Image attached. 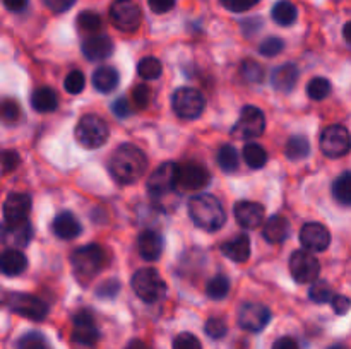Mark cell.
<instances>
[{
    "label": "cell",
    "mask_w": 351,
    "mask_h": 349,
    "mask_svg": "<svg viewBox=\"0 0 351 349\" xmlns=\"http://www.w3.org/2000/svg\"><path fill=\"white\" fill-rule=\"evenodd\" d=\"M108 170L119 183H134L146 173L147 156L139 147L132 146V144H123L113 151L108 161Z\"/></svg>",
    "instance_id": "obj_1"
},
{
    "label": "cell",
    "mask_w": 351,
    "mask_h": 349,
    "mask_svg": "<svg viewBox=\"0 0 351 349\" xmlns=\"http://www.w3.org/2000/svg\"><path fill=\"white\" fill-rule=\"evenodd\" d=\"M189 216L195 226L206 231H218L226 222L221 202L211 194H199L189 201Z\"/></svg>",
    "instance_id": "obj_2"
},
{
    "label": "cell",
    "mask_w": 351,
    "mask_h": 349,
    "mask_svg": "<svg viewBox=\"0 0 351 349\" xmlns=\"http://www.w3.org/2000/svg\"><path fill=\"white\" fill-rule=\"evenodd\" d=\"M72 267L77 276V279L82 284L89 283L93 277L98 276L101 269L106 263L105 250L96 243H89V245L79 246L74 253H72Z\"/></svg>",
    "instance_id": "obj_3"
},
{
    "label": "cell",
    "mask_w": 351,
    "mask_h": 349,
    "mask_svg": "<svg viewBox=\"0 0 351 349\" xmlns=\"http://www.w3.org/2000/svg\"><path fill=\"white\" fill-rule=\"evenodd\" d=\"M177 173H178V164L177 163H163L158 166L156 170L151 173L147 178V194L153 201H165L167 197L175 194L177 190Z\"/></svg>",
    "instance_id": "obj_4"
},
{
    "label": "cell",
    "mask_w": 351,
    "mask_h": 349,
    "mask_svg": "<svg viewBox=\"0 0 351 349\" xmlns=\"http://www.w3.org/2000/svg\"><path fill=\"white\" fill-rule=\"evenodd\" d=\"M132 289L146 303H156L167 294V284L154 269H139L130 279Z\"/></svg>",
    "instance_id": "obj_5"
},
{
    "label": "cell",
    "mask_w": 351,
    "mask_h": 349,
    "mask_svg": "<svg viewBox=\"0 0 351 349\" xmlns=\"http://www.w3.org/2000/svg\"><path fill=\"white\" fill-rule=\"evenodd\" d=\"M75 140L86 149H98L108 140V125L98 115H84L75 125Z\"/></svg>",
    "instance_id": "obj_6"
},
{
    "label": "cell",
    "mask_w": 351,
    "mask_h": 349,
    "mask_svg": "<svg viewBox=\"0 0 351 349\" xmlns=\"http://www.w3.org/2000/svg\"><path fill=\"white\" fill-rule=\"evenodd\" d=\"M171 106L177 116L184 120H195L206 108V98L194 88H180L171 96Z\"/></svg>",
    "instance_id": "obj_7"
},
{
    "label": "cell",
    "mask_w": 351,
    "mask_h": 349,
    "mask_svg": "<svg viewBox=\"0 0 351 349\" xmlns=\"http://www.w3.org/2000/svg\"><path fill=\"white\" fill-rule=\"evenodd\" d=\"M264 130H266V118H264V113L261 112L257 106L247 105L243 106V109L240 112L239 120H237V123L233 125L232 135L235 137V139L249 140L263 135Z\"/></svg>",
    "instance_id": "obj_8"
},
{
    "label": "cell",
    "mask_w": 351,
    "mask_h": 349,
    "mask_svg": "<svg viewBox=\"0 0 351 349\" xmlns=\"http://www.w3.org/2000/svg\"><path fill=\"white\" fill-rule=\"evenodd\" d=\"M110 19L117 29L136 33L143 21V12L134 0H115L110 7Z\"/></svg>",
    "instance_id": "obj_9"
},
{
    "label": "cell",
    "mask_w": 351,
    "mask_h": 349,
    "mask_svg": "<svg viewBox=\"0 0 351 349\" xmlns=\"http://www.w3.org/2000/svg\"><path fill=\"white\" fill-rule=\"evenodd\" d=\"M7 307L10 311L27 318V320L41 322L48 315V305L41 298L26 293H10L7 298Z\"/></svg>",
    "instance_id": "obj_10"
},
{
    "label": "cell",
    "mask_w": 351,
    "mask_h": 349,
    "mask_svg": "<svg viewBox=\"0 0 351 349\" xmlns=\"http://www.w3.org/2000/svg\"><path fill=\"white\" fill-rule=\"evenodd\" d=\"M351 149V135L343 125H329L321 133V151L328 157H343Z\"/></svg>",
    "instance_id": "obj_11"
},
{
    "label": "cell",
    "mask_w": 351,
    "mask_h": 349,
    "mask_svg": "<svg viewBox=\"0 0 351 349\" xmlns=\"http://www.w3.org/2000/svg\"><path fill=\"white\" fill-rule=\"evenodd\" d=\"M290 272L293 279L300 284H312L317 281L321 272V263L317 257L308 250H297L290 259Z\"/></svg>",
    "instance_id": "obj_12"
},
{
    "label": "cell",
    "mask_w": 351,
    "mask_h": 349,
    "mask_svg": "<svg viewBox=\"0 0 351 349\" xmlns=\"http://www.w3.org/2000/svg\"><path fill=\"white\" fill-rule=\"evenodd\" d=\"M211 181V174L202 164L195 161H187L184 164H178L177 173V190L180 192H194L208 187Z\"/></svg>",
    "instance_id": "obj_13"
},
{
    "label": "cell",
    "mask_w": 351,
    "mask_h": 349,
    "mask_svg": "<svg viewBox=\"0 0 351 349\" xmlns=\"http://www.w3.org/2000/svg\"><path fill=\"white\" fill-rule=\"evenodd\" d=\"M99 332L95 324V317L89 310H79L74 315V328H72V341L81 348H95L98 342Z\"/></svg>",
    "instance_id": "obj_14"
},
{
    "label": "cell",
    "mask_w": 351,
    "mask_h": 349,
    "mask_svg": "<svg viewBox=\"0 0 351 349\" xmlns=\"http://www.w3.org/2000/svg\"><path fill=\"white\" fill-rule=\"evenodd\" d=\"M271 320L269 308L261 303H243L239 311V325L249 332H261Z\"/></svg>",
    "instance_id": "obj_15"
},
{
    "label": "cell",
    "mask_w": 351,
    "mask_h": 349,
    "mask_svg": "<svg viewBox=\"0 0 351 349\" xmlns=\"http://www.w3.org/2000/svg\"><path fill=\"white\" fill-rule=\"evenodd\" d=\"M33 238V226L27 221L19 222H3L0 226V242L9 245L10 248H24L29 245Z\"/></svg>",
    "instance_id": "obj_16"
},
{
    "label": "cell",
    "mask_w": 351,
    "mask_h": 349,
    "mask_svg": "<svg viewBox=\"0 0 351 349\" xmlns=\"http://www.w3.org/2000/svg\"><path fill=\"white\" fill-rule=\"evenodd\" d=\"M300 242L308 252H324L331 243V235L321 222H307L300 229Z\"/></svg>",
    "instance_id": "obj_17"
},
{
    "label": "cell",
    "mask_w": 351,
    "mask_h": 349,
    "mask_svg": "<svg viewBox=\"0 0 351 349\" xmlns=\"http://www.w3.org/2000/svg\"><path fill=\"white\" fill-rule=\"evenodd\" d=\"M235 212V219L242 228L245 229H256L257 226L263 224L266 211L261 204L252 201H239L233 207Z\"/></svg>",
    "instance_id": "obj_18"
},
{
    "label": "cell",
    "mask_w": 351,
    "mask_h": 349,
    "mask_svg": "<svg viewBox=\"0 0 351 349\" xmlns=\"http://www.w3.org/2000/svg\"><path fill=\"white\" fill-rule=\"evenodd\" d=\"M81 48L84 57L91 62L106 60L113 55V41L106 34H89L84 38Z\"/></svg>",
    "instance_id": "obj_19"
},
{
    "label": "cell",
    "mask_w": 351,
    "mask_h": 349,
    "mask_svg": "<svg viewBox=\"0 0 351 349\" xmlns=\"http://www.w3.org/2000/svg\"><path fill=\"white\" fill-rule=\"evenodd\" d=\"M31 211V197L27 194H10L3 202V218L7 222L26 221Z\"/></svg>",
    "instance_id": "obj_20"
},
{
    "label": "cell",
    "mask_w": 351,
    "mask_h": 349,
    "mask_svg": "<svg viewBox=\"0 0 351 349\" xmlns=\"http://www.w3.org/2000/svg\"><path fill=\"white\" fill-rule=\"evenodd\" d=\"M137 248L144 260L154 262L160 259L161 252H163V236L153 229H144L137 238Z\"/></svg>",
    "instance_id": "obj_21"
},
{
    "label": "cell",
    "mask_w": 351,
    "mask_h": 349,
    "mask_svg": "<svg viewBox=\"0 0 351 349\" xmlns=\"http://www.w3.org/2000/svg\"><path fill=\"white\" fill-rule=\"evenodd\" d=\"M298 75H300V72H298L297 65L287 62V64L280 65V67H276L271 72V84H273L276 91L290 92L297 86Z\"/></svg>",
    "instance_id": "obj_22"
},
{
    "label": "cell",
    "mask_w": 351,
    "mask_h": 349,
    "mask_svg": "<svg viewBox=\"0 0 351 349\" xmlns=\"http://www.w3.org/2000/svg\"><path fill=\"white\" fill-rule=\"evenodd\" d=\"M51 229L60 240H74L81 235V222L75 219L72 212H60L55 216Z\"/></svg>",
    "instance_id": "obj_23"
},
{
    "label": "cell",
    "mask_w": 351,
    "mask_h": 349,
    "mask_svg": "<svg viewBox=\"0 0 351 349\" xmlns=\"http://www.w3.org/2000/svg\"><path fill=\"white\" fill-rule=\"evenodd\" d=\"M27 267V259L23 252H19L17 248H9L5 252L0 253V272L3 276H19L26 270Z\"/></svg>",
    "instance_id": "obj_24"
},
{
    "label": "cell",
    "mask_w": 351,
    "mask_h": 349,
    "mask_svg": "<svg viewBox=\"0 0 351 349\" xmlns=\"http://www.w3.org/2000/svg\"><path fill=\"white\" fill-rule=\"evenodd\" d=\"M223 255L233 262H245L250 255V240L247 235H239L221 245Z\"/></svg>",
    "instance_id": "obj_25"
},
{
    "label": "cell",
    "mask_w": 351,
    "mask_h": 349,
    "mask_svg": "<svg viewBox=\"0 0 351 349\" xmlns=\"http://www.w3.org/2000/svg\"><path fill=\"white\" fill-rule=\"evenodd\" d=\"M263 235L269 243H283L290 236V222L285 216H271L264 226Z\"/></svg>",
    "instance_id": "obj_26"
},
{
    "label": "cell",
    "mask_w": 351,
    "mask_h": 349,
    "mask_svg": "<svg viewBox=\"0 0 351 349\" xmlns=\"http://www.w3.org/2000/svg\"><path fill=\"white\" fill-rule=\"evenodd\" d=\"M119 82V72H117V68L110 67V65H101V67L93 72V86L99 92H112L113 89H117Z\"/></svg>",
    "instance_id": "obj_27"
},
{
    "label": "cell",
    "mask_w": 351,
    "mask_h": 349,
    "mask_svg": "<svg viewBox=\"0 0 351 349\" xmlns=\"http://www.w3.org/2000/svg\"><path fill=\"white\" fill-rule=\"evenodd\" d=\"M31 106H33L34 112L38 113H50L55 112L58 106V98L57 92L51 88H38L36 91L31 94Z\"/></svg>",
    "instance_id": "obj_28"
},
{
    "label": "cell",
    "mask_w": 351,
    "mask_h": 349,
    "mask_svg": "<svg viewBox=\"0 0 351 349\" xmlns=\"http://www.w3.org/2000/svg\"><path fill=\"white\" fill-rule=\"evenodd\" d=\"M285 154L288 159L300 161L311 154V142L305 135H293L288 139L287 146H285Z\"/></svg>",
    "instance_id": "obj_29"
},
{
    "label": "cell",
    "mask_w": 351,
    "mask_h": 349,
    "mask_svg": "<svg viewBox=\"0 0 351 349\" xmlns=\"http://www.w3.org/2000/svg\"><path fill=\"white\" fill-rule=\"evenodd\" d=\"M271 16H273L274 23L280 24V26H291V24L297 21L298 10L297 7L291 2H288V0H280V2L273 7V10H271Z\"/></svg>",
    "instance_id": "obj_30"
},
{
    "label": "cell",
    "mask_w": 351,
    "mask_h": 349,
    "mask_svg": "<svg viewBox=\"0 0 351 349\" xmlns=\"http://www.w3.org/2000/svg\"><path fill=\"white\" fill-rule=\"evenodd\" d=\"M23 120V109L12 98L0 99V122L3 125H16Z\"/></svg>",
    "instance_id": "obj_31"
},
{
    "label": "cell",
    "mask_w": 351,
    "mask_h": 349,
    "mask_svg": "<svg viewBox=\"0 0 351 349\" xmlns=\"http://www.w3.org/2000/svg\"><path fill=\"white\" fill-rule=\"evenodd\" d=\"M216 159H218L219 168H221L225 173H235L240 166V156L237 153V149L230 144L219 147L218 154H216Z\"/></svg>",
    "instance_id": "obj_32"
},
{
    "label": "cell",
    "mask_w": 351,
    "mask_h": 349,
    "mask_svg": "<svg viewBox=\"0 0 351 349\" xmlns=\"http://www.w3.org/2000/svg\"><path fill=\"white\" fill-rule=\"evenodd\" d=\"M332 195L343 205H351V171L339 174L332 183Z\"/></svg>",
    "instance_id": "obj_33"
},
{
    "label": "cell",
    "mask_w": 351,
    "mask_h": 349,
    "mask_svg": "<svg viewBox=\"0 0 351 349\" xmlns=\"http://www.w3.org/2000/svg\"><path fill=\"white\" fill-rule=\"evenodd\" d=\"M243 159L254 170H259V168L266 166L267 163V153L263 146L259 144H247L243 147Z\"/></svg>",
    "instance_id": "obj_34"
},
{
    "label": "cell",
    "mask_w": 351,
    "mask_h": 349,
    "mask_svg": "<svg viewBox=\"0 0 351 349\" xmlns=\"http://www.w3.org/2000/svg\"><path fill=\"white\" fill-rule=\"evenodd\" d=\"M230 293V279L223 274L213 277L211 281L206 286V294H208L211 300H223L226 298V294Z\"/></svg>",
    "instance_id": "obj_35"
},
{
    "label": "cell",
    "mask_w": 351,
    "mask_h": 349,
    "mask_svg": "<svg viewBox=\"0 0 351 349\" xmlns=\"http://www.w3.org/2000/svg\"><path fill=\"white\" fill-rule=\"evenodd\" d=\"M161 72H163V65L154 57H146L137 64V74L143 79H147V81L158 79L161 75Z\"/></svg>",
    "instance_id": "obj_36"
},
{
    "label": "cell",
    "mask_w": 351,
    "mask_h": 349,
    "mask_svg": "<svg viewBox=\"0 0 351 349\" xmlns=\"http://www.w3.org/2000/svg\"><path fill=\"white\" fill-rule=\"evenodd\" d=\"M75 23H77V27L82 33L96 34L101 29V17L96 12H93V10H84V12L79 14Z\"/></svg>",
    "instance_id": "obj_37"
},
{
    "label": "cell",
    "mask_w": 351,
    "mask_h": 349,
    "mask_svg": "<svg viewBox=\"0 0 351 349\" xmlns=\"http://www.w3.org/2000/svg\"><path fill=\"white\" fill-rule=\"evenodd\" d=\"M331 92V82L326 77H314L307 84V94L308 98L314 99V101H322L326 99Z\"/></svg>",
    "instance_id": "obj_38"
},
{
    "label": "cell",
    "mask_w": 351,
    "mask_h": 349,
    "mask_svg": "<svg viewBox=\"0 0 351 349\" xmlns=\"http://www.w3.org/2000/svg\"><path fill=\"white\" fill-rule=\"evenodd\" d=\"M240 74L247 82H263L264 81V67L256 60H243L240 65Z\"/></svg>",
    "instance_id": "obj_39"
},
{
    "label": "cell",
    "mask_w": 351,
    "mask_h": 349,
    "mask_svg": "<svg viewBox=\"0 0 351 349\" xmlns=\"http://www.w3.org/2000/svg\"><path fill=\"white\" fill-rule=\"evenodd\" d=\"M308 296L314 303H329L331 298L335 296V291L326 281H314L308 289Z\"/></svg>",
    "instance_id": "obj_40"
},
{
    "label": "cell",
    "mask_w": 351,
    "mask_h": 349,
    "mask_svg": "<svg viewBox=\"0 0 351 349\" xmlns=\"http://www.w3.org/2000/svg\"><path fill=\"white\" fill-rule=\"evenodd\" d=\"M17 349H51L48 341L40 332H27L17 341Z\"/></svg>",
    "instance_id": "obj_41"
},
{
    "label": "cell",
    "mask_w": 351,
    "mask_h": 349,
    "mask_svg": "<svg viewBox=\"0 0 351 349\" xmlns=\"http://www.w3.org/2000/svg\"><path fill=\"white\" fill-rule=\"evenodd\" d=\"M84 86H86V79L81 70H71L64 81L65 91L71 92V94H79V92L84 89Z\"/></svg>",
    "instance_id": "obj_42"
},
{
    "label": "cell",
    "mask_w": 351,
    "mask_h": 349,
    "mask_svg": "<svg viewBox=\"0 0 351 349\" xmlns=\"http://www.w3.org/2000/svg\"><path fill=\"white\" fill-rule=\"evenodd\" d=\"M285 50V41L278 36L266 38L263 43L259 44V53L264 57H276Z\"/></svg>",
    "instance_id": "obj_43"
},
{
    "label": "cell",
    "mask_w": 351,
    "mask_h": 349,
    "mask_svg": "<svg viewBox=\"0 0 351 349\" xmlns=\"http://www.w3.org/2000/svg\"><path fill=\"white\" fill-rule=\"evenodd\" d=\"M204 331L211 339H223L226 335V332H228V327H226L225 320L213 317L206 322Z\"/></svg>",
    "instance_id": "obj_44"
},
{
    "label": "cell",
    "mask_w": 351,
    "mask_h": 349,
    "mask_svg": "<svg viewBox=\"0 0 351 349\" xmlns=\"http://www.w3.org/2000/svg\"><path fill=\"white\" fill-rule=\"evenodd\" d=\"M173 349H202V346L194 334L182 332L173 339Z\"/></svg>",
    "instance_id": "obj_45"
},
{
    "label": "cell",
    "mask_w": 351,
    "mask_h": 349,
    "mask_svg": "<svg viewBox=\"0 0 351 349\" xmlns=\"http://www.w3.org/2000/svg\"><path fill=\"white\" fill-rule=\"evenodd\" d=\"M119 291H120V281L108 279L96 287V296L103 298V300H106V298H108V300H113V298L119 294Z\"/></svg>",
    "instance_id": "obj_46"
},
{
    "label": "cell",
    "mask_w": 351,
    "mask_h": 349,
    "mask_svg": "<svg viewBox=\"0 0 351 349\" xmlns=\"http://www.w3.org/2000/svg\"><path fill=\"white\" fill-rule=\"evenodd\" d=\"M132 101L139 109H144L151 101V89L146 84H137L132 89Z\"/></svg>",
    "instance_id": "obj_47"
},
{
    "label": "cell",
    "mask_w": 351,
    "mask_h": 349,
    "mask_svg": "<svg viewBox=\"0 0 351 349\" xmlns=\"http://www.w3.org/2000/svg\"><path fill=\"white\" fill-rule=\"evenodd\" d=\"M223 5L232 12H245V10L252 9L254 5L261 2V0H219Z\"/></svg>",
    "instance_id": "obj_48"
},
{
    "label": "cell",
    "mask_w": 351,
    "mask_h": 349,
    "mask_svg": "<svg viewBox=\"0 0 351 349\" xmlns=\"http://www.w3.org/2000/svg\"><path fill=\"white\" fill-rule=\"evenodd\" d=\"M0 161H2V170L5 171V173H10V171H14L19 166L21 157L16 151H3V153L0 154Z\"/></svg>",
    "instance_id": "obj_49"
},
{
    "label": "cell",
    "mask_w": 351,
    "mask_h": 349,
    "mask_svg": "<svg viewBox=\"0 0 351 349\" xmlns=\"http://www.w3.org/2000/svg\"><path fill=\"white\" fill-rule=\"evenodd\" d=\"M329 303H331L332 310L338 315H346L351 308V300L348 296H345V294H335Z\"/></svg>",
    "instance_id": "obj_50"
},
{
    "label": "cell",
    "mask_w": 351,
    "mask_h": 349,
    "mask_svg": "<svg viewBox=\"0 0 351 349\" xmlns=\"http://www.w3.org/2000/svg\"><path fill=\"white\" fill-rule=\"evenodd\" d=\"M112 112L115 113L117 118H127V116H130V113H132V109H130L129 106V101H127L125 98H119L113 101L112 105Z\"/></svg>",
    "instance_id": "obj_51"
},
{
    "label": "cell",
    "mask_w": 351,
    "mask_h": 349,
    "mask_svg": "<svg viewBox=\"0 0 351 349\" xmlns=\"http://www.w3.org/2000/svg\"><path fill=\"white\" fill-rule=\"evenodd\" d=\"M154 14H167L175 7V0H147Z\"/></svg>",
    "instance_id": "obj_52"
},
{
    "label": "cell",
    "mask_w": 351,
    "mask_h": 349,
    "mask_svg": "<svg viewBox=\"0 0 351 349\" xmlns=\"http://www.w3.org/2000/svg\"><path fill=\"white\" fill-rule=\"evenodd\" d=\"M43 3L51 10V12L60 14L71 9L75 3V0H43Z\"/></svg>",
    "instance_id": "obj_53"
},
{
    "label": "cell",
    "mask_w": 351,
    "mask_h": 349,
    "mask_svg": "<svg viewBox=\"0 0 351 349\" xmlns=\"http://www.w3.org/2000/svg\"><path fill=\"white\" fill-rule=\"evenodd\" d=\"M261 26H263V21L257 19V17H252V19H247L242 23V29L247 36H252L254 33H257Z\"/></svg>",
    "instance_id": "obj_54"
},
{
    "label": "cell",
    "mask_w": 351,
    "mask_h": 349,
    "mask_svg": "<svg viewBox=\"0 0 351 349\" xmlns=\"http://www.w3.org/2000/svg\"><path fill=\"white\" fill-rule=\"evenodd\" d=\"M273 349H300L298 342L293 337H280L273 344Z\"/></svg>",
    "instance_id": "obj_55"
},
{
    "label": "cell",
    "mask_w": 351,
    "mask_h": 349,
    "mask_svg": "<svg viewBox=\"0 0 351 349\" xmlns=\"http://www.w3.org/2000/svg\"><path fill=\"white\" fill-rule=\"evenodd\" d=\"M2 3L10 12H21V10L26 9L27 0H2Z\"/></svg>",
    "instance_id": "obj_56"
},
{
    "label": "cell",
    "mask_w": 351,
    "mask_h": 349,
    "mask_svg": "<svg viewBox=\"0 0 351 349\" xmlns=\"http://www.w3.org/2000/svg\"><path fill=\"white\" fill-rule=\"evenodd\" d=\"M125 349H151V348L146 344V342L141 341V339H134V341H130L129 344H127Z\"/></svg>",
    "instance_id": "obj_57"
},
{
    "label": "cell",
    "mask_w": 351,
    "mask_h": 349,
    "mask_svg": "<svg viewBox=\"0 0 351 349\" xmlns=\"http://www.w3.org/2000/svg\"><path fill=\"white\" fill-rule=\"evenodd\" d=\"M343 38L346 40V43L351 44V21L350 23H346L345 27H343Z\"/></svg>",
    "instance_id": "obj_58"
},
{
    "label": "cell",
    "mask_w": 351,
    "mask_h": 349,
    "mask_svg": "<svg viewBox=\"0 0 351 349\" xmlns=\"http://www.w3.org/2000/svg\"><path fill=\"white\" fill-rule=\"evenodd\" d=\"M329 349H345V348H343V346H332V348H329Z\"/></svg>",
    "instance_id": "obj_59"
}]
</instances>
